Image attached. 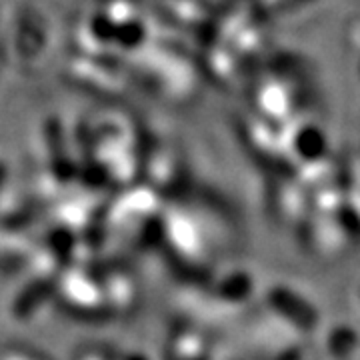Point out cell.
<instances>
[{
    "label": "cell",
    "mask_w": 360,
    "mask_h": 360,
    "mask_svg": "<svg viewBox=\"0 0 360 360\" xmlns=\"http://www.w3.org/2000/svg\"><path fill=\"white\" fill-rule=\"evenodd\" d=\"M52 290H54V283H51V281H34V283H30L20 295L14 298L13 312L18 319L30 316L52 295Z\"/></svg>",
    "instance_id": "1"
}]
</instances>
